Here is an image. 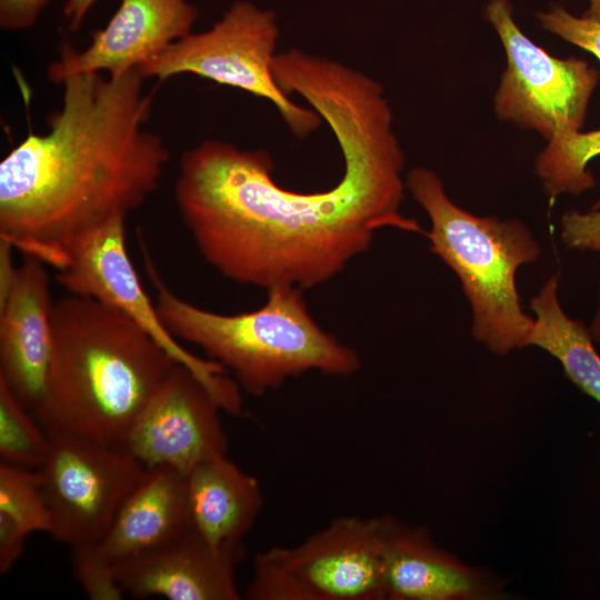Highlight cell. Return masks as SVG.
Listing matches in <instances>:
<instances>
[{
	"label": "cell",
	"mask_w": 600,
	"mask_h": 600,
	"mask_svg": "<svg viewBox=\"0 0 600 600\" xmlns=\"http://www.w3.org/2000/svg\"><path fill=\"white\" fill-rule=\"evenodd\" d=\"M284 88L328 123L344 170L332 188L296 192L271 157L208 139L179 162L174 200L203 259L226 278L266 289L318 286L364 252L378 230L423 234L401 213L404 156L382 86L329 58L292 63Z\"/></svg>",
	"instance_id": "obj_1"
},
{
	"label": "cell",
	"mask_w": 600,
	"mask_h": 600,
	"mask_svg": "<svg viewBox=\"0 0 600 600\" xmlns=\"http://www.w3.org/2000/svg\"><path fill=\"white\" fill-rule=\"evenodd\" d=\"M144 79L134 68L60 83L48 132H30L0 163V240L60 270L81 240L157 190L169 152L144 128L152 103Z\"/></svg>",
	"instance_id": "obj_2"
},
{
	"label": "cell",
	"mask_w": 600,
	"mask_h": 600,
	"mask_svg": "<svg viewBox=\"0 0 600 600\" xmlns=\"http://www.w3.org/2000/svg\"><path fill=\"white\" fill-rule=\"evenodd\" d=\"M174 364L120 310L69 293L53 302L47 393L34 418L44 430L120 448Z\"/></svg>",
	"instance_id": "obj_3"
},
{
	"label": "cell",
	"mask_w": 600,
	"mask_h": 600,
	"mask_svg": "<svg viewBox=\"0 0 600 600\" xmlns=\"http://www.w3.org/2000/svg\"><path fill=\"white\" fill-rule=\"evenodd\" d=\"M144 268L157 291L156 307L170 332L199 347L230 370L239 387L262 396L289 378L317 370L350 376L360 359L350 347L326 332L310 314L302 289L277 286L261 308L238 314L201 309L172 292L141 240Z\"/></svg>",
	"instance_id": "obj_4"
},
{
	"label": "cell",
	"mask_w": 600,
	"mask_h": 600,
	"mask_svg": "<svg viewBox=\"0 0 600 600\" xmlns=\"http://www.w3.org/2000/svg\"><path fill=\"white\" fill-rule=\"evenodd\" d=\"M430 219L423 236L459 278L472 310V336L504 356L529 346L534 318L520 303L518 269L537 260L540 247L519 219L479 217L456 204L441 179L428 168L410 170L406 180Z\"/></svg>",
	"instance_id": "obj_5"
},
{
	"label": "cell",
	"mask_w": 600,
	"mask_h": 600,
	"mask_svg": "<svg viewBox=\"0 0 600 600\" xmlns=\"http://www.w3.org/2000/svg\"><path fill=\"white\" fill-rule=\"evenodd\" d=\"M278 34L273 12L237 1L211 29L189 33L138 69L159 81L191 73L264 98L289 129L304 138L322 119L312 108L294 103L274 80Z\"/></svg>",
	"instance_id": "obj_6"
},
{
	"label": "cell",
	"mask_w": 600,
	"mask_h": 600,
	"mask_svg": "<svg viewBox=\"0 0 600 600\" xmlns=\"http://www.w3.org/2000/svg\"><path fill=\"white\" fill-rule=\"evenodd\" d=\"M486 16L502 43L507 67L493 106L499 119L550 141L583 126L598 72L587 61L548 53L516 23L508 0H490Z\"/></svg>",
	"instance_id": "obj_7"
},
{
	"label": "cell",
	"mask_w": 600,
	"mask_h": 600,
	"mask_svg": "<svg viewBox=\"0 0 600 600\" xmlns=\"http://www.w3.org/2000/svg\"><path fill=\"white\" fill-rule=\"evenodd\" d=\"M49 452L38 469L57 540L74 548L97 543L146 467L110 444L46 430Z\"/></svg>",
	"instance_id": "obj_8"
},
{
	"label": "cell",
	"mask_w": 600,
	"mask_h": 600,
	"mask_svg": "<svg viewBox=\"0 0 600 600\" xmlns=\"http://www.w3.org/2000/svg\"><path fill=\"white\" fill-rule=\"evenodd\" d=\"M124 220L118 218L81 240L58 270V282L70 294L90 297L120 310L176 363L189 369L222 411L240 413L242 397L237 381L226 376L219 362L183 348L162 321L127 252Z\"/></svg>",
	"instance_id": "obj_9"
},
{
	"label": "cell",
	"mask_w": 600,
	"mask_h": 600,
	"mask_svg": "<svg viewBox=\"0 0 600 600\" xmlns=\"http://www.w3.org/2000/svg\"><path fill=\"white\" fill-rule=\"evenodd\" d=\"M190 528L186 474L168 467L146 471L120 506L103 537L73 549L77 579L92 600L124 596L113 568Z\"/></svg>",
	"instance_id": "obj_10"
},
{
	"label": "cell",
	"mask_w": 600,
	"mask_h": 600,
	"mask_svg": "<svg viewBox=\"0 0 600 600\" xmlns=\"http://www.w3.org/2000/svg\"><path fill=\"white\" fill-rule=\"evenodd\" d=\"M220 406L186 367L174 364L144 406L119 449L146 468L187 474L228 451Z\"/></svg>",
	"instance_id": "obj_11"
},
{
	"label": "cell",
	"mask_w": 600,
	"mask_h": 600,
	"mask_svg": "<svg viewBox=\"0 0 600 600\" xmlns=\"http://www.w3.org/2000/svg\"><path fill=\"white\" fill-rule=\"evenodd\" d=\"M297 600L387 599L380 517H340L293 548H272Z\"/></svg>",
	"instance_id": "obj_12"
},
{
	"label": "cell",
	"mask_w": 600,
	"mask_h": 600,
	"mask_svg": "<svg viewBox=\"0 0 600 600\" xmlns=\"http://www.w3.org/2000/svg\"><path fill=\"white\" fill-rule=\"evenodd\" d=\"M197 16L196 7L187 0H121L107 26L92 32L88 48L78 51L63 43L47 76L59 84L78 73L120 76L191 33Z\"/></svg>",
	"instance_id": "obj_13"
},
{
	"label": "cell",
	"mask_w": 600,
	"mask_h": 600,
	"mask_svg": "<svg viewBox=\"0 0 600 600\" xmlns=\"http://www.w3.org/2000/svg\"><path fill=\"white\" fill-rule=\"evenodd\" d=\"M241 542L216 548L191 527L113 568L117 583L136 598L239 600L236 566Z\"/></svg>",
	"instance_id": "obj_14"
},
{
	"label": "cell",
	"mask_w": 600,
	"mask_h": 600,
	"mask_svg": "<svg viewBox=\"0 0 600 600\" xmlns=\"http://www.w3.org/2000/svg\"><path fill=\"white\" fill-rule=\"evenodd\" d=\"M53 302L44 263L24 257L0 294V378L33 416L47 393Z\"/></svg>",
	"instance_id": "obj_15"
},
{
	"label": "cell",
	"mask_w": 600,
	"mask_h": 600,
	"mask_svg": "<svg viewBox=\"0 0 600 600\" xmlns=\"http://www.w3.org/2000/svg\"><path fill=\"white\" fill-rule=\"evenodd\" d=\"M380 549L388 600H491L502 583L439 548L424 528L380 517Z\"/></svg>",
	"instance_id": "obj_16"
},
{
	"label": "cell",
	"mask_w": 600,
	"mask_h": 600,
	"mask_svg": "<svg viewBox=\"0 0 600 600\" xmlns=\"http://www.w3.org/2000/svg\"><path fill=\"white\" fill-rule=\"evenodd\" d=\"M186 483L190 527L216 548L240 543L262 508L259 481L224 454L194 466Z\"/></svg>",
	"instance_id": "obj_17"
},
{
	"label": "cell",
	"mask_w": 600,
	"mask_h": 600,
	"mask_svg": "<svg viewBox=\"0 0 600 600\" xmlns=\"http://www.w3.org/2000/svg\"><path fill=\"white\" fill-rule=\"evenodd\" d=\"M558 284V277L552 276L530 301L536 318L529 346L554 357L567 377L600 403V356L589 329L563 311Z\"/></svg>",
	"instance_id": "obj_18"
},
{
	"label": "cell",
	"mask_w": 600,
	"mask_h": 600,
	"mask_svg": "<svg viewBox=\"0 0 600 600\" xmlns=\"http://www.w3.org/2000/svg\"><path fill=\"white\" fill-rule=\"evenodd\" d=\"M53 517L38 470L0 462V573L6 574L34 531L52 536Z\"/></svg>",
	"instance_id": "obj_19"
},
{
	"label": "cell",
	"mask_w": 600,
	"mask_h": 600,
	"mask_svg": "<svg viewBox=\"0 0 600 600\" xmlns=\"http://www.w3.org/2000/svg\"><path fill=\"white\" fill-rule=\"evenodd\" d=\"M599 154L600 128L589 132L569 131L547 141L534 163L544 193L553 200L563 193L577 196L594 187L587 166ZM592 209H600V200Z\"/></svg>",
	"instance_id": "obj_20"
},
{
	"label": "cell",
	"mask_w": 600,
	"mask_h": 600,
	"mask_svg": "<svg viewBox=\"0 0 600 600\" xmlns=\"http://www.w3.org/2000/svg\"><path fill=\"white\" fill-rule=\"evenodd\" d=\"M49 452V437L41 430L31 411L0 378V457L1 461L40 468Z\"/></svg>",
	"instance_id": "obj_21"
},
{
	"label": "cell",
	"mask_w": 600,
	"mask_h": 600,
	"mask_svg": "<svg viewBox=\"0 0 600 600\" xmlns=\"http://www.w3.org/2000/svg\"><path fill=\"white\" fill-rule=\"evenodd\" d=\"M541 27L567 42L594 54L600 61V23L576 17L561 7L537 14Z\"/></svg>",
	"instance_id": "obj_22"
},
{
	"label": "cell",
	"mask_w": 600,
	"mask_h": 600,
	"mask_svg": "<svg viewBox=\"0 0 600 600\" xmlns=\"http://www.w3.org/2000/svg\"><path fill=\"white\" fill-rule=\"evenodd\" d=\"M560 236L570 249L600 251V210L564 212Z\"/></svg>",
	"instance_id": "obj_23"
},
{
	"label": "cell",
	"mask_w": 600,
	"mask_h": 600,
	"mask_svg": "<svg viewBox=\"0 0 600 600\" xmlns=\"http://www.w3.org/2000/svg\"><path fill=\"white\" fill-rule=\"evenodd\" d=\"M50 0H0V26L6 30L31 27Z\"/></svg>",
	"instance_id": "obj_24"
},
{
	"label": "cell",
	"mask_w": 600,
	"mask_h": 600,
	"mask_svg": "<svg viewBox=\"0 0 600 600\" xmlns=\"http://www.w3.org/2000/svg\"><path fill=\"white\" fill-rule=\"evenodd\" d=\"M97 0H67L64 3V16L68 19L69 28L77 31L82 24L89 9Z\"/></svg>",
	"instance_id": "obj_25"
},
{
	"label": "cell",
	"mask_w": 600,
	"mask_h": 600,
	"mask_svg": "<svg viewBox=\"0 0 600 600\" xmlns=\"http://www.w3.org/2000/svg\"><path fill=\"white\" fill-rule=\"evenodd\" d=\"M582 17L600 23V0H589V8Z\"/></svg>",
	"instance_id": "obj_26"
},
{
	"label": "cell",
	"mask_w": 600,
	"mask_h": 600,
	"mask_svg": "<svg viewBox=\"0 0 600 600\" xmlns=\"http://www.w3.org/2000/svg\"><path fill=\"white\" fill-rule=\"evenodd\" d=\"M590 334L592 339L600 342V289H599V304L598 310L596 312V316L591 322V326L589 328Z\"/></svg>",
	"instance_id": "obj_27"
}]
</instances>
